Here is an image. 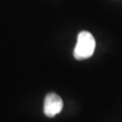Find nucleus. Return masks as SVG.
<instances>
[{
  "label": "nucleus",
  "mask_w": 122,
  "mask_h": 122,
  "mask_svg": "<svg viewBox=\"0 0 122 122\" xmlns=\"http://www.w3.org/2000/svg\"><path fill=\"white\" fill-rule=\"evenodd\" d=\"M95 39L93 35L86 31H82L78 35L77 44L74 48L73 55L77 60H85L93 54L95 51Z\"/></svg>",
  "instance_id": "f257e3e1"
},
{
  "label": "nucleus",
  "mask_w": 122,
  "mask_h": 122,
  "mask_svg": "<svg viewBox=\"0 0 122 122\" xmlns=\"http://www.w3.org/2000/svg\"><path fill=\"white\" fill-rule=\"evenodd\" d=\"M63 107V102L60 96H58L55 93H49L45 97L44 102V114L49 117L52 118L60 113Z\"/></svg>",
  "instance_id": "f03ea898"
}]
</instances>
